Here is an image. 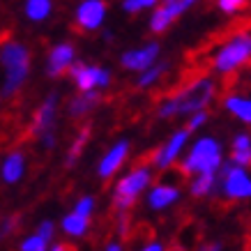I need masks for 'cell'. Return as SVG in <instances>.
Instances as JSON below:
<instances>
[{
  "label": "cell",
  "instance_id": "cb8c5ba5",
  "mask_svg": "<svg viewBox=\"0 0 251 251\" xmlns=\"http://www.w3.org/2000/svg\"><path fill=\"white\" fill-rule=\"evenodd\" d=\"M88 224H90V221L85 219V217H78V214H67V217L62 219V228H65V233H69V235H85Z\"/></svg>",
  "mask_w": 251,
  "mask_h": 251
},
{
  "label": "cell",
  "instance_id": "e0dca14e",
  "mask_svg": "<svg viewBox=\"0 0 251 251\" xmlns=\"http://www.w3.org/2000/svg\"><path fill=\"white\" fill-rule=\"evenodd\" d=\"M187 177H189V173L184 171L182 164H175L173 166H166V171L157 177L159 182H164V187H173V189H180V187H184L187 184Z\"/></svg>",
  "mask_w": 251,
  "mask_h": 251
},
{
  "label": "cell",
  "instance_id": "603a6c76",
  "mask_svg": "<svg viewBox=\"0 0 251 251\" xmlns=\"http://www.w3.org/2000/svg\"><path fill=\"white\" fill-rule=\"evenodd\" d=\"M25 14L32 21H44L51 14V0H28L25 2Z\"/></svg>",
  "mask_w": 251,
  "mask_h": 251
},
{
  "label": "cell",
  "instance_id": "f1b7e54d",
  "mask_svg": "<svg viewBox=\"0 0 251 251\" xmlns=\"http://www.w3.org/2000/svg\"><path fill=\"white\" fill-rule=\"evenodd\" d=\"M249 0H219V7L226 12V14H235V12H242L247 7Z\"/></svg>",
  "mask_w": 251,
  "mask_h": 251
},
{
  "label": "cell",
  "instance_id": "ac0fdd59",
  "mask_svg": "<svg viewBox=\"0 0 251 251\" xmlns=\"http://www.w3.org/2000/svg\"><path fill=\"white\" fill-rule=\"evenodd\" d=\"M90 134H92L90 122H83V129L78 131V136L74 138V143H72V148H69V152H67V161H65L67 168H72L78 159H81V152H83V148H85V143H88Z\"/></svg>",
  "mask_w": 251,
  "mask_h": 251
},
{
  "label": "cell",
  "instance_id": "6da1fadb",
  "mask_svg": "<svg viewBox=\"0 0 251 251\" xmlns=\"http://www.w3.org/2000/svg\"><path fill=\"white\" fill-rule=\"evenodd\" d=\"M0 62L7 69V78H5V97L14 95L21 83L25 81L28 72H30V53L28 49L14 42H5L0 46Z\"/></svg>",
  "mask_w": 251,
  "mask_h": 251
},
{
  "label": "cell",
  "instance_id": "2e32d148",
  "mask_svg": "<svg viewBox=\"0 0 251 251\" xmlns=\"http://www.w3.org/2000/svg\"><path fill=\"white\" fill-rule=\"evenodd\" d=\"M187 136H189V131H177V134H173V136L168 138L166 148H161L159 154H157V164H159V168H166L171 166L175 161V157H177V152L182 150L184 141H187Z\"/></svg>",
  "mask_w": 251,
  "mask_h": 251
},
{
  "label": "cell",
  "instance_id": "f546056e",
  "mask_svg": "<svg viewBox=\"0 0 251 251\" xmlns=\"http://www.w3.org/2000/svg\"><path fill=\"white\" fill-rule=\"evenodd\" d=\"M21 251H46V242L42 237H28V240H23L21 244Z\"/></svg>",
  "mask_w": 251,
  "mask_h": 251
},
{
  "label": "cell",
  "instance_id": "8d00e7d4",
  "mask_svg": "<svg viewBox=\"0 0 251 251\" xmlns=\"http://www.w3.org/2000/svg\"><path fill=\"white\" fill-rule=\"evenodd\" d=\"M106 251H122V247H120V244H108V247H106Z\"/></svg>",
  "mask_w": 251,
  "mask_h": 251
},
{
  "label": "cell",
  "instance_id": "7402d4cb",
  "mask_svg": "<svg viewBox=\"0 0 251 251\" xmlns=\"http://www.w3.org/2000/svg\"><path fill=\"white\" fill-rule=\"evenodd\" d=\"M23 173V157L21 154H9L5 166H2V180L5 182H16Z\"/></svg>",
  "mask_w": 251,
  "mask_h": 251
},
{
  "label": "cell",
  "instance_id": "9c48e42d",
  "mask_svg": "<svg viewBox=\"0 0 251 251\" xmlns=\"http://www.w3.org/2000/svg\"><path fill=\"white\" fill-rule=\"evenodd\" d=\"M203 233H205V226L198 219H187L182 221V226L177 228V233L173 235L171 242L177 244L180 249L184 251H196L198 244L203 242Z\"/></svg>",
  "mask_w": 251,
  "mask_h": 251
},
{
  "label": "cell",
  "instance_id": "52a82bcc",
  "mask_svg": "<svg viewBox=\"0 0 251 251\" xmlns=\"http://www.w3.org/2000/svg\"><path fill=\"white\" fill-rule=\"evenodd\" d=\"M55 99L58 95H49L46 101L37 108V113L32 115V122L25 127V138H35V136H44L46 131L53 129V120H55Z\"/></svg>",
  "mask_w": 251,
  "mask_h": 251
},
{
  "label": "cell",
  "instance_id": "74e56055",
  "mask_svg": "<svg viewBox=\"0 0 251 251\" xmlns=\"http://www.w3.org/2000/svg\"><path fill=\"white\" fill-rule=\"evenodd\" d=\"M166 251H184V249H180V247H177V244H173V242H171V247H168Z\"/></svg>",
  "mask_w": 251,
  "mask_h": 251
},
{
  "label": "cell",
  "instance_id": "d6a6232c",
  "mask_svg": "<svg viewBox=\"0 0 251 251\" xmlns=\"http://www.w3.org/2000/svg\"><path fill=\"white\" fill-rule=\"evenodd\" d=\"M203 122H207V113H203V111H201V113H196L189 122H187V127H184V131H194V129H198V127H201Z\"/></svg>",
  "mask_w": 251,
  "mask_h": 251
},
{
  "label": "cell",
  "instance_id": "5b68a950",
  "mask_svg": "<svg viewBox=\"0 0 251 251\" xmlns=\"http://www.w3.org/2000/svg\"><path fill=\"white\" fill-rule=\"evenodd\" d=\"M214 97V83L210 78H201L198 83H194L191 88L175 97V108L177 113H194V111H201L205 108Z\"/></svg>",
  "mask_w": 251,
  "mask_h": 251
},
{
  "label": "cell",
  "instance_id": "4dcf8cb0",
  "mask_svg": "<svg viewBox=\"0 0 251 251\" xmlns=\"http://www.w3.org/2000/svg\"><path fill=\"white\" fill-rule=\"evenodd\" d=\"M92 207H95V201H92L90 196H85V198H81V201L76 203V212H74V214H78V217H85V219H88V217H90V212H92Z\"/></svg>",
  "mask_w": 251,
  "mask_h": 251
},
{
  "label": "cell",
  "instance_id": "4316f807",
  "mask_svg": "<svg viewBox=\"0 0 251 251\" xmlns=\"http://www.w3.org/2000/svg\"><path fill=\"white\" fill-rule=\"evenodd\" d=\"M171 19H168V14L164 12V7H159L157 12H154L152 21H150V28H152V32H166V28L171 25Z\"/></svg>",
  "mask_w": 251,
  "mask_h": 251
},
{
  "label": "cell",
  "instance_id": "484cf974",
  "mask_svg": "<svg viewBox=\"0 0 251 251\" xmlns=\"http://www.w3.org/2000/svg\"><path fill=\"white\" fill-rule=\"evenodd\" d=\"M168 69V60H164L161 65H157V67H152L150 72H145L143 76L138 78V88H148V85H152V83H157L161 78V74Z\"/></svg>",
  "mask_w": 251,
  "mask_h": 251
},
{
  "label": "cell",
  "instance_id": "ffe728a7",
  "mask_svg": "<svg viewBox=\"0 0 251 251\" xmlns=\"http://www.w3.org/2000/svg\"><path fill=\"white\" fill-rule=\"evenodd\" d=\"M230 159L235 161V164L249 166L251 152H249V136H247V134L235 136V141H233V152H230Z\"/></svg>",
  "mask_w": 251,
  "mask_h": 251
},
{
  "label": "cell",
  "instance_id": "d4e9b609",
  "mask_svg": "<svg viewBox=\"0 0 251 251\" xmlns=\"http://www.w3.org/2000/svg\"><path fill=\"white\" fill-rule=\"evenodd\" d=\"M212 189H214V173H201V177L191 184V196L196 198L207 196Z\"/></svg>",
  "mask_w": 251,
  "mask_h": 251
},
{
  "label": "cell",
  "instance_id": "3957f363",
  "mask_svg": "<svg viewBox=\"0 0 251 251\" xmlns=\"http://www.w3.org/2000/svg\"><path fill=\"white\" fill-rule=\"evenodd\" d=\"M150 182V168H141V171H131L127 177H122L118 187H115V196H113V210L118 214L129 212L134 203H136L138 194L148 187Z\"/></svg>",
  "mask_w": 251,
  "mask_h": 251
},
{
  "label": "cell",
  "instance_id": "83f0119b",
  "mask_svg": "<svg viewBox=\"0 0 251 251\" xmlns=\"http://www.w3.org/2000/svg\"><path fill=\"white\" fill-rule=\"evenodd\" d=\"M154 5H157V0H125L122 2L125 12H129V14H134V12H138L143 7H154Z\"/></svg>",
  "mask_w": 251,
  "mask_h": 251
},
{
  "label": "cell",
  "instance_id": "30bf717a",
  "mask_svg": "<svg viewBox=\"0 0 251 251\" xmlns=\"http://www.w3.org/2000/svg\"><path fill=\"white\" fill-rule=\"evenodd\" d=\"M106 14V2L104 0H85L76 9V25L83 30H95L101 25Z\"/></svg>",
  "mask_w": 251,
  "mask_h": 251
},
{
  "label": "cell",
  "instance_id": "7a4b0ae2",
  "mask_svg": "<svg viewBox=\"0 0 251 251\" xmlns=\"http://www.w3.org/2000/svg\"><path fill=\"white\" fill-rule=\"evenodd\" d=\"M251 39L249 32L244 30L235 37H230L226 44H221V51L214 58V67L219 72H235V69L249 65V53H251Z\"/></svg>",
  "mask_w": 251,
  "mask_h": 251
},
{
  "label": "cell",
  "instance_id": "277c9868",
  "mask_svg": "<svg viewBox=\"0 0 251 251\" xmlns=\"http://www.w3.org/2000/svg\"><path fill=\"white\" fill-rule=\"evenodd\" d=\"M182 166L187 173H191V171H196V173H214L221 166L219 143L214 138H201L194 145V150L189 152V157H187Z\"/></svg>",
  "mask_w": 251,
  "mask_h": 251
},
{
  "label": "cell",
  "instance_id": "7c38bea8",
  "mask_svg": "<svg viewBox=\"0 0 251 251\" xmlns=\"http://www.w3.org/2000/svg\"><path fill=\"white\" fill-rule=\"evenodd\" d=\"M74 62V46L72 44H58L49 53V76H62Z\"/></svg>",
  "mask_w": 251,
  "mask_h": 251
},
{
  "label": "cell",
  "instance_id": "9a60e30c",
  "mask_svg": "<svg viewBox=\"0 0 251 251\" xmlns=\"http://www.w3.org/2000/svg\"><path fill=\"white\" fill-rule=\"evenodd\" d=\"M127 152H129V143H127V141H120V143L104 157V161L99 164V175H101L104 180H111V175L122 166V159L127 157Z\"/></svg>",
  "mask_w": 251,
  "mask_h": 251
},
{
  "label": "cell",
  "instance_id": "8fae6325",
  "mask_svg": "<svg viewBox=\"0 0 251 251\" xmlns=\"http://www.w3.org/2000/svg\"><path fill=\"white\" fill-rule=\"evenodd\" d=\"M251 191V182L249 175L242 168H233L228 173V177L224 180V196L230 198V201H240V198H247Z\"/></svg>",
  "mask_w": 251,
  "mask_h": 251
},
{
  "label": "cell",
  "instance_id": "d6986e66",
  "mask_svg": "<svg viewBox=\"0 0 251 251\" xmlns=\"http://www.w3.org/2000/svg\"><path fill=\"white\" fill-rule=\"evenodd\" d=\"M175 198H177V189H173V187H154L152 191H150V205L154 207V210H161V207L171 205Z\"/></svg>",
  "mask_w": 251,
  "mask_h": 251
},
{
  "label": "cell",
  "instance_id": "8992f818",
  "mask_svg": "<svg viewBox=\"0 0 251 251\" xmlns=\"http://www.w3.org/2000/svg\"><path fill=\"white\" fill-rule=\"evenodd\" d=\"M67 74L72 76V81L78 85V90L83 92H90L92 88H106L111 83V74L106 69L101 67H88L83 62H74L72 67L67 69Z\"/></svg>",
  "mask_w": 251,
  "mask_h": 251
},
{
  "label": "cell",
  "instance_id": "d590c367",
  "mask_svg": "<svg viewBox=\"0 0 251 251\" xmlns=\"http://www.w3.org/2000/svg\"><path fill=\"white\" fill-rule=\"evenodd\" d=\"M143 251H164V247H161V244H157V242H152V244H148Z\"/></svg>",
  "mask_w": 251,
  "mask_h": 251
},
{
  "label": "cell",
  "instance_id": "44dd1931",
  "mask_svg": "<svg viewBox=\"0 0 251 251\" xmlns=\"http://www.w3.org/2000/svg\"><path fill=\"white\" fill-rule=\"evenodd\" d=\"M221 104L228 108V111H233V113H235L242 122H249V120H251L249 99H244V97H226L224 101H221Z\"/></svg>",
  "mask_w": 251,
  "mask_h": 251
},
{
  "label": "cell",
  "instance_id": "1f68e13d",
  "mask_svg": "<svg viewBox=\"0 0 251 251\" xmlns=\"http://www.w3.org/2000/svg\"><path fill=\"white\" fill-rule=\"evenodd\" d=\"M51 235H53V224H51V221H42L39 228H37V237H42L44 242H49Z\"/></svg>",
  "mask_w": 251,
  "mask_h": 251
},
{
  "label": "cell",
  "instance_id": "5bb4252c",
  "mask_svg": "<svg viewBox=\"0 0 251 251\" xmlns=\"http://www.w3.org/2000/svg\"><path fill=\"white\" fill-rule=\"evenodd\" d=\"M101 101H104V97H101L99 92H83V95H78V97H74L69 101V115L81 120V118H85L90 111H95Z\"/></svg>",
  "mask_w": 251,
  "mask_h": 251
},
{
  "label": "cell",
  "instance_id": "4fadbf2b",
  "mask_svg": "<svg viewBox=\"0 0 251 251\" xmlns=\"http://www.w3.org/2000/svg\"><path fill=\"white\" fill-rule=\"evenodd\" d=\"M159 55V46L148 44L145 49H136V51H127L122 55V67L125 69H148L157 60Z\"/></svg>",
  "mask_w": 251,
  "mask_h": 251
},
{
  "label": "cell",
  "instance_id": "836d02e7",
  "mask_svg": "<svg viewBox=\"0 0 251 251\" xmlns=\"http://www.w3.org/2000/svg\"><path fill=\"white\" fill-rule=\"evenodd\" d=\"M51 251H78L76 244H72V242H58Z\"/></svg>",
  "mask_w": 251,
  "mask_h": 251
},
{
  "label": "cell",
  "instance_id": "ba28073f",
  "mask_svg": "<svg viewBox=\"0 0 251 251\" xmlns=\"http://www.w3.org/2000/svg\"><path fill=\"white\" fill-rule=\"evenodd\" d=\"M154 237H157V230H154L152 224H148V221H134L129 226V230L120 237L127 251H143L148 244L154 242Z\"/></svg>",
  "mask_w": 251,
  "mask_h": 251
},
{
  "label": "cell",
  "instance_id": "e575fe53",
  "mask_svg": "<svg viewBox=\"0 0 251 251\" xmlns=\"http://www.w3.org/2000/svg\"><path fill=\"white\" fill-rule=\"evenodd\" d=\"M201 251H221V244L219 242H210V244H203Z\"/></svg>",
  "mask_w": 251,
  "mask_h": 251
}]
</instances>
